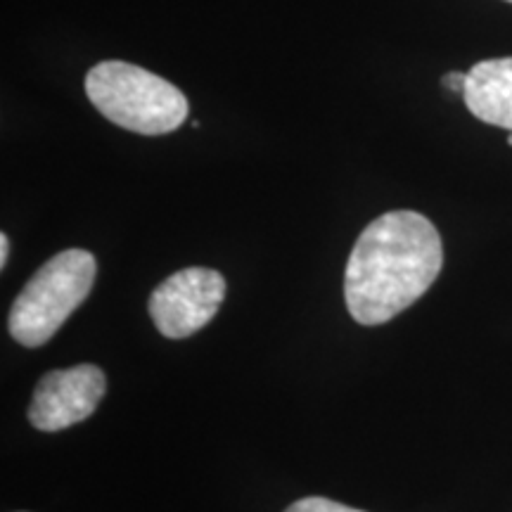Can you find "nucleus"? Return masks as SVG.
I'll return each mask as SVG.
<instances>
[{
  "label": "nucleus",
  "instance_id": "1",
  "mask_svg": "<svg viewBox=\"0 0 512 512\" xmlns=\"http://www.w3.org/2000/svg\"><path fill=\"white\" fill-rule=\"evenodd\" d=\"M444 266L439 230L427 216L396 209L368 223L351 249L344 299L361 325L389 323L434 285Z\"/></svg>",
  "mask_w": 512,
  "mask_h": 512
},
{
  "label": "nucleus",
  "instance_id": "2",
  "mask_svg": "<svg viewBox=\"0 0 512 512\" xmlns=\"http://www.w3.org/2000/svg\"><path fill=\"white\" fill-rule=\"evenodd\" d=\"M83 86L102 117L140 136L174 133L190 112L181 88L121 60L95 64Z\"/></svg>",
  "mask_w": 512,
  "mask_h": 512
},
{
  "label": "nucleus",
  "instance_id": "3",
  "mask_svg": "<svg viewBox=\"0 0 512 512\" xmlns=\"http://www.w3.org/2000/svg\"><path fill=\"white\" fill-rule=\"evenodd\" d=\"M98 264L86 249H64L46 261L17 294L8 316V330L22 347H43L64 320L86 302Z\"/></svg>",
  "mask_w": 512,
  "mask_h": 512
},
{
  "label": "nucleus",
  "instance_id": "4",
  "mask_svg": "<svg viewBox=\"0 0 512 512\" xmlns=\"http://www.w3.org/2000/svg\"><path fill=\"white\" fill-rule=\"evenodd\" d=\"M226 297V278L214 268H183L159 283L150 294L155 328L169 339H185L202 330L216 316Z\"/></svg>",
  "mask_w": 512,
  "mask_h": 512
},
{
  "label": "nucleus",
  "instance_id": "5",
  "mask_svg": "<svg viewBox=\"0 0 512 512\" xmlns=\"http://www.w3.org/2000/svg\"><path fill=\"white\" fill-rule=\"evenodd\" d=\"M107 392L105 373L91 363L53 370L36 384L29 422L41 432H60L91 418Z\"/></svg>",
  "mask_w": 512,
  "mask_h": 512
},
{
  "label": "nucleus",
  "instance_id": "6",
  "mask_svg": "<svg viewBox=\"0 0 512 512\" xmlns=\"http://www.w3.org/2000/svg\"><path fill=\"white\" fill-rule=\"evenodd\" d=\"M463 100L479 121L512 131V57L477 62L467 72Z\"/></svg>",
  "mask_w": 512,
  "mask_h": 512
},
{
  "label": "nucleus",
  "instance_id": "7",
  "mask_svg": "<svg viewBox=\"0 0 512 512\" xmlns=\"http://www.w3.org/2000/svg\"><path fill=\"white\" fill-rule=\"evenodd\" d=\"M285 512H363V510L349 508V505L330 501V498L311 496V498H302V501L292 503Z\"/></svg>",
  "mask_w": 512,
  "mask_h": 512
},
{
  "label": "nucleus",
  "instance_id": "8",
  "mask_svg": "<svg viewBox=\"0 0 512 512\" xmlns=\"http://www.w3.org/2000/svg\"><path fill=\"white\" fill-rule=\"evenodd\" d=\"M441 83H444V88H448V91H451V93H465L467 74H463V72H448L444 79H441Z\"/></svg>",
  "mask_w": 512,
  "mask_h": 512
},
{
  "label": "nucleus",
  "instance_id": "9",
  "mask_svg": "<svg viewBox=\"0 0 512 512\" xmlns=\"http://www.w3.org/2000/svg\"><path fill=\"white\" fill-rule=\"evenodd\" d=\"M8 254H10V240L8 235H0V268H5V264H8Z\"/></svg>",
  "mask_w": 512,
  "mask_h": 512
},
{
  "label": "nucleus",
  "instance_id": "10",
  "mask_svg": "<svg viewBox=\"0 0 512 512\" xmlns=\"http://www.w3.org/2000/svg\"><path fill=\"white\" fill-rule=\"evenodd\" d=\"M508 143L512 145V131H510V136H508Z\"/></svg>",
  "mask_w": 512,
  "mask_h": 512
},
{
  "label": "nucleus",
  "instance_id": "11",
  "mask_svg": "<svg viewBox=\"0 0 512 512\" xmlns=\"http://www.w3.org/2000/svg\"><path fill=\"white\" fill-rule=\"evenodd\" d=\"M508 3H512V0H508Z\"/></svg>",
  "mask_w": 512,
  "mask_h": 512
}]
</instances>
